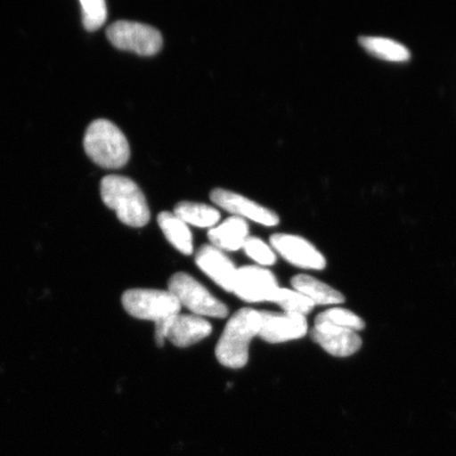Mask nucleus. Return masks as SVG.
I'll use <instances>...</instances> for the list:
<instances>
[{"instance_id":"nucleus-10","label":"nucleus","mask_w":456,"mask_h":456,"mask_svg":"<svg viewBox=\"0 0 456 456\" xmlns=\"http://www.w3.org/2000/svg\"><path fill=\"white\" fill-rule=\"evenodd\" d=\"M261 328L259 338L270 344H282L300 339L307 333L305 316L297 314L260 312Z\"/></svg>"},{"instance_id":"nucleus-20","label":"nucleus","mask_w":456,"mask_h":456,"mask_svg":"<svg viewBox=\"0 0 456 456\" xmlns=\"http://www.w3.org/2000/svg\"><path fill=\"white\" fill-rule=\"evenodd\" d=\"M315 322H327L335 327L354 330H362L366 327L362 319L349 310L334 307L326 312L319 314Z\"/></svg>"},{"instance_id":"nucleus-9","label":"nucleus","mask_w":456,"mask_h":456,"mask_svg":"<svg viewBox=\"0 0 456 456\" xmlns=\"http://www.w3.org/2000/svg\"><path fill=\"white\" fill-rule=\"evenodd\" d=\"M272 247L283 258L300 269L323 270L327 260L312 243L299 236L275 233L270 239Z\"/></svg>"},{"instance_id":"nucleus-16","label":"nucleus","mask_w":456,"mask_h":456,"mask_svg":"<svg viewBox=\"0 0 456 456\" xmlns=\"http://www.w3.org/2000/svg\"><path fill=\"white\" fill-rule=\"evenodd\" d=\"M158 224L165 237L176 249L187 256L192 254V235L185 222L175 214L164 212L158 216Z\"/></svg>"},{"instance_id":"nucleus-22","label":"nucleus","mask_w":456,"mask_h":456,"mask_svg":"<svg viewBox=\"0 0 456 456\" xmlns=\"http://www.w3.org/2000/svg\"><path fill=\"white\" fill-rule=\"evenodd\" d=\"M245 253L252 258L256 264L265 266H270L276 264L277 256L273 250L261 239L248 237L243 245Z\"/></svg>"},{"instance_id":"nucleus-6","label":"nucleus","mask_w":456,"mask_h":456,"mask_svg":"<svg viewBox=\"0 0 456 456\" xmlns=\"http://www.w3.org/2000/svg\"><path fill=\"white\" fill-rule=\"evenodd\" d=\"M106 34L113 47L142 56L157 54L163 45L161 32L141 22L118 20L107 28Z\"/></svg>"},{"instance_id":"nucleus-18","label":"nucleus","mask_w":456,"mask_h":456,"mask_svg":"<svg viewBox=\"0 0 456 456\" xmlns=\"http://www.w3.org/2000/svg\"><path fill=\"white\" fill-rule=\"evenodd\" d=\"M174 214L185 222L186 224H191L200 228L214 227L221 218L218 209L207 204L193 202L176 204Z\"/></svg>"},{"instance_id":"nucleus-3","label":"nucleus","mask_w":456,"mask_h":456,"mask_svg":"<svg viewBox=\"0 0 456 456\" xmlns=\"http://www.w3.org/2000/svg\"><path fill=\"white\" fill-rule=\"evenodd\" d=\"M84 148L91 161L105 169L122 168L129 161L130 147L126 136L117 125L104 118L89 125Z\"/></svg>"},{"instance_id":"nucleus-15","label":"nucleus","mask_w":456,"mask_h":456,"mask_svg":"<svg viewBox=\"0 0 456 456\" xmlns=\"http://www.w3.org/2000/svg\"><path fill=\"white\" fill-rule=\"evenodd\" d=\"M293 288L305 295L317 305H340L346 301L345 296L330 285L317 281L309 275H297L292 278Z\"/></svg>"},{"instance_id":"nucleus-21","label":"nucleus","mask_w":456,"mask_h":456,"mask_svg":"<svg viewBox=\"0 0 456 456\" xmlns=\"http://www.w3.org/2000/svg\"><path fill=\"white\" fill-rule=\"evenodd\" d=\"M83 26L86 30H98L107 20V4L104 0H81Z\"/></svg>"},{"instance_id":"nucleus-11","label":"nucleus","mask_w":456,"mask_h":456,"mask_svg":"<svg viewBox=\"0 0 456 456\" xmlns=\"http://www.w3.org/2000/svg\"><path fill=\"white\" fill-rule=\"evenodd\" d=\"M212 201L226 212L248 218L256 224L265 226H276L279 224V216L269 208L261 207L248 198L231 191L216 190L210 193Z\"/></svg>"},{"instance_id":"nucleus-2","label":"nucleus","mask_w":456,"mask_h":456,"mask_svg":"<svg viewBox=\"0 0 456 456\" xmlns=\"http://www.w3.org/2000/svg\"><path fill=\"white\" fill-rule=\"evenodd\" d=\"M101 196L124 224L142 227L150 222L151 210L144 193L127 176L106 175L101 182Z\"/></svg>"},{"instance_id":"nucleus-4","label":"nucleus","mask_w":456,"mask_h":456,"mask_svg":"<svg viewBox=\"0 0 456 456\" xmlns=\"http://www.w3.org/2000/svg\"><path fill=\"white\" fill-rule=\"evenodd\" d=\"M122 305L130 316L155 322L181 311L180 302L168 290L128 289L122 296Z\"/></svg>"},{"instance_id":"nucleus-14","label":"nucleus","mask_w":456,"mask_h":456,"mask_svg":"<svg viewBox=\"0 0 456 456\" xmlns=\"http://www.w3.org/2000/svg\"><path fill=\"white\" fill-rule=\"evenodd\" d=\"M248 233V222L235 216L222 222L219 226L210 228L208 236L215 248L236 252L243 248L245 241L249 237Z\"/></svg>"},{"instance_id":"nucleus-7","label":"nucleus","mask_w":456,"mask_h":456,"mask_svg":"<svg viewBox=\"0 0 456 456\" xmlns=\"http://www.w3.org/2000/svg\"><path fill=\"white\" fill-rule=\"evenodd\" d=\"M213 332L212 324L191 315H175L156 322V342L159 347L165 339L178 347H187L207 338Z\"/></svg>"},{"instance_id":"nucleus-1","label":"nucleus","mask_w":456,"mask_h":456,"mask_svg":"<svg viewBox=\"0 0 456 456\" xmlns=\"http://www.w3.org/2000/svg\"><path fill=\"white\" fill-rule=\"evenodd\" d=\"M260 312L245 307L228 321L216 347V357L226 368L241 369L248 362L250 341L259 335Z\"/></svg>"},{"instance_id":"nucleus-5","label":"nucleus","mask_w":456,"mask_h":456,"mask_svg":"<svg viewBox=\"0 0 456 456\" xmlns=\"http://www.w3.org/2000/svg\"><path fill=\"white\" fill-rule=\"evenodd\" d=\"M168 292L196 315L215 318L228 315L227 306L186 273H176L169 279Z\"/></svg>"},{"instance_id":"nucleus-13","label":"nucleus","mask_w":456,"mask_h":456,"mask_svg":"<svg viewBox=\"0 0 456 456\" xmlns=\"http://www.w3.org/2000/svg\"><path fill=\"white\" fill-rule=\"evenodd\" d=\"M196 264L219 287L233 293L237 269L219 248L212 244L203 245L196 254Z\"/></svg>"},{"instance_id":"nucleus-12","label":"nucleus","mask_w":456,"mask_h":456,"mask_svg":"<svg viewBox=\"0 0 456 456\" xmlns=\"http://www.w3.org/2000/svg\"><path fill=\"white\" fill-rule=\"evenodd\" d=\"M311 338L336 357L355 354L362 346V340L354 330L342 329L327 322H315L311 330Z\"/></svg>"},{"instance_id":"nucleus-17","label":"nucleus","mask_w":456,"mask_h":456,"mask_svg":"<svg viewBox=\"0 0 456 456\" xmlns=\"http://www.w3.org/2000/svg\"><path fill=\"white\" fill-rule=\"evenodd\" d=\"M359 44L368 50V53L379 59L391 61H406L411 57L406 45L395 39L380 37H361Z\"/></svg>"},{"instance_id":"nucleus-8","label":"nucleus","mask_w":456,"mask_h":456,"mask_svg":"<svg viewBox=\"0 0 456 456\" xmlns=\"http://www.w3.org/2000/svg\"><path fill=\"white\" fill-rule=\"evenodd\" d=\"M279 289L276 277L264 267L243 266L237 270L233 293L243 301H272Z\"/></svg>"},{"instance_id":"nucleus-19","label":"nucleus","mask_w":456,"mask_h":456,"mask_svg":"<svg viewBox=\"0 0 456 456\" xmlns=\"http://www.w3.org/2000/svg\"><path fill=\"white\" fill-rule=\"evenodd\" d=\"M271 302L281 306L284 313L297 314L302 316L310 314L315 306L314 302L305 295L289 289H279Z\"/></svg>"}]
</instances>
